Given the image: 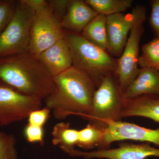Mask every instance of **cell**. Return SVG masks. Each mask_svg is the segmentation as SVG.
<instances>
[{
  "label": "cell",
  "mask_w": 159,
  "mask_h": 159,
  "mask_svg": "<svg viewBox=\"0 0 159 159\" xmlns=\"http://www.w3.org/2000/svg\"><path fill=\"white\" fill-rule=\"evenodd\" d=\"M54 88L44 100L57 119L71 115L85 119L90 111L97 85L85 72L72 66L54 77Z\"/></svg>",
  "instance_id": "obj_1"
},
{
  "label": "cell",
  "mask_w": 159,
  "mask_h": 159,
  "mask_svg": "<svg viewBox=\"0 0 159 159\" xmlns=\"http://www.w3.org/2000/svg\"><path fill=\"white\" fill-rule=\"evenodd\" d=\"M0 81L42 101L54 88V77L30 52L0 57Z\"/></svg>",
  "instance_id": "obj_2"
},
{
  "label": "cell",
  "mask_w": 159,
  "mask_h": 159,
  "mask_svg": "<svg viewBox=\"0 0 159 159\" xmlns=\"http://www.w3.org/2000/svg\"><path fill=\"white\" fill-rule=\"evenodd\" d=\"M65 34L72 54L73 66L88 74L97 86L104 77L115 74L116 58L80 34L67 31Z\"/></svg>",
  "instance_id": "obj_3"
},
{
  "label": "cell",
  "mask_w": 159,
  "mask_h": 159,
  "mask_svg": "<svg viewBox=\"0 0 159 159\" xmlns=\"http://www.w3.org/2000/svg\"><path fill=\"white\" fill-rule=\"evenodd\" d=\"M114 75L104 77L97 86L90 111L84 119L89 123L106 128L108 122L121 121L126 100Z\"/></svg>",
  "instance_id": "obj_4"
},
{
  "label": "cell",
  "mask_w": 159,
  "mask_h": 159,
  "mask_svg": "<svg viewBox=\"0 0 159 159\" xmlns=\"http://www.w3.org/2000/svg\"><path fill=\"white\" fill-rule=\"evenodd\" d=\"M34 11L20 1L11 20L0 34V57L29 52Z\"/></svg>",
  "instance_id": "obj_5"
},
{
  "label": "cell",
  "mask_w": 159,
  "mask_h": 159,
  "mask_svg": "<svg viewBox=\"0 0 159 159\" xmlns=\"http://www.w3.org/2000/svg\"><path fill=\"white\" fill-rule=\"evenodd\" d=\"M65 36V31L50 9L48 3L34 11L29 52L39 57L43 51Z\"/></svg>",
  "instance_id": "obj_6"
},
{
  "label": "cell",
  "mask_w": 159,
  "mask_h": 159,
  "mask_svg": "<svg viewBox=\"0 0 159 159\" xmlns=\"http://www.w3.org/2000/svg\"><path fill=\"white\" fill-rule=\"evenodd\" d=\"M42 103L0 81V125L27 119L31 112L41 108Z\"/></svg>",
  "instance_id": "obj_7"
},
{
  "label": "cell",
  "mask_w": 159,
  "mask_h": 159,
  "mask_svg": "<svg viewBox=\"0 0 159 159\" xmlns=\"http://www.w3.org/2000/svg\"><path fill=\"white\" fill-rule=\"evenodd\" d=\"M146 19V9L142 6H136L127 14L120 13L107 16V52L120 57L131 31L137 25L143 24Z\"/></svg>",
  "instance_id": "obj_8"
},
{
  "label": "cell",
  "mask_w": 159,
  "mask_h": 159,
  "mask_svg": "<svg viewBox=\"0 0 159 159\" xmlns=\"http://www.w3.org/2000/svg\"><path fill=\"white\" fill-rule=\"evenodd\" d=\"M144 31L143 24L131 31L122 54L117 59L115 75L123 93L139 73V45Z\"/></svg>",
  "instance_id": "obj_9"
},
{
  "label": "cell",
  "mask_w": 159,
  "mask_h": 159,
  "mask_svg": "<svg viewBox=\"0 0 159 159\" xmlns=\"http://www.w3.org/2000/svg\"><path fill=\"white\" fill-rule=\"evenodd\" d=\"M123 140H133L159 146V128H145L121 121L107 122L103 149L108 148L113 142Z\"/></svg>",
  "instance_id": "obj_10"
},
{
  "label": "cell",
  "mask_w": 159,
  "mask_h": 159,
  "mask_svg": "<svg viewBox=\"0 0 159 159\" xmlns=\"http://www.w3.org/2000/svg\"><path fill=\"white\" fill-rule=\"evenodd\" d=\"M70 156L83 157L86 159H146L150 157H159V148L145 142L141 144L123 143L116 148L98 149L90 152L75 149Z\"/></svg>",
  "instance_id": "obj_11"
},
{
  "label": "cell",
  "mask_w": 159,
  "mask_h": 159,
  "mask_svg": "<svg viewBox=\"0 0 159 159\" xmlns=\"http://www.w3.org/2000/svg\"><path fill=\"white\" fill-rule=\"evenodd\" d=\"M38 57L53 77L73 66L72 54L66 36L43 51Z\"/></svg>",
  "instance_id": "obj_12"
},
{
  "label": "cell",
  "mask_w": 159,
  "mask_h": 159,
  "mask_svg": "<svg viewBox=\"0 0 159 159\" xmlns=\"http://www.w3.org/2000/svg\"><path fill=\"white\" fill-rule=\"evenodd\" d=\"M98 15L85 1L70 0L61 24L65 31L81 34Z\"/></svg>",
  "instance_id": "obj_13"
},
{
  "label": "cell",
  "mask_w": 159,
  "mask_h": 159,
  "mask_svg": "<svg viewBox=\"0 0 159 159\" xmlns=\"http://www.w3.org/2000/svg\"><path fill=\"white\" fill-rule=\"evenodd\" d=\"M146 95L159 96V73L152 68L139 69L137 77L123 93L125 100Z\"/></svg>",
  "instance_id": "obj_14"
},
{
  "label": "cell",
  "mask_w": 159,
  "mask_h": 159,
  "mask_svg": "<svg viewBox=\"0 0 159 159\" xmlns=\"http://www.w3.org/2000/svg\"><path fill=\"white\" fill-rule=\"evenodd\" d=\"M122 117H144L159 123V96L142 95L125 100Z\"/></svg>",
  "instance_id": "obj_15"
},
{
  "label": "cell",
  "mask_w": 159,
  "mask_h": 159,
  "mask_svg": "<svg viewBox=\"0 0 159 159\" xmlns=\"http://www.w3.org/2000/svg\"><path fill=\"white\" fill-rule=\"evenodd\" d=\"M78 133L79 130L70 128L69 122L57 123L52 130V143L70 155L77 146Z\"/></svg>",
  "instance_id": "obj_16"
},
{
  "label": "cell",
  "mask_w": 159,
  "mask_h": 159,
  "mask_svg": "<svg viewBox=\"0 0 159 159\" xmlns=\"http://www.w3.org/2000/svg\"><path fill=\"white\" fill-rule=\"evenodd\" d=\"M80 34L89 41L107 51L108 38L105 16L98 14Z\"/></svg>",
  "instance_id": "obj_17"
},
{
  "label": "cell",
  "mask_w": 159,
  "mask_h": 159,
  "mask_svg": "<svg viewBox=\"0 0 159 159\" xmlns=\"http://www.w3.org/2000/svg\"><path fill=\"white\" fill-rule=\"evenodd\" d=\"M105 137V128L89 123L79 130L77 146L88 150L95 147L103 149Z\"/></svg>",
  "instance_id": "obj_18"
},
{
  "label": "cell",
  "mask_w": 159,
  "mask_h": 159,
  "mask_svg": "<svg viewBox=\"0 0 159 159\" xmlns=\"http://www.w3.org/2000/svg\"><path fill=\"white\" fill-rule=\"evenodd\" d=\"M85 2L98 14L106 16L123 13L130 8L133 3L132 0H85Z\"/></svg>",
  "instance_id": "obj_19"
},
{
  "label": "cell",
  "mask_w": 159,
  "mask_h": 159,
  "mask_svg": "<svg viewBox=\"0 0 159 159\" xmlns=\"http://www.w3.org/2000/svg\"><path fill=\"white\" fill-rule=\"evenodd\" d=\"M142 51L139 58V66L141 68H152L159 73V38H155L144 44Z\"/></svg>",
  "instance_id": "obj_20"
},
{
  "label": "cell",
  "mask_w": 159,
  "mask_h": 159,
  "mask_svg": "<svg viewBox=\"0 0 159 159\" xmlns=\"http://www.w3.org/2000/svg\"><path fill=\"white\" fill-rule=\"evenodd\" d=\"M14 136L0 131V159H19Z\"/></svg>",
  "instance_id": "obj_21"
},
{
  "label": "cell",
  "mask_w": 159,
  "mask_h": 159,
  "mask_svg": "<svg viewBox=\"0 0 159 159\" xmlns=\"http://www.w3.org/2000/svg\"><path fill=\"white\" fill-rule=\"evenodd\" d=\"M17 1L0 0V34L4 31L13 16Z\"/></svg>",
  "instance_id": "obj_22"
},
{
  "label": "cell",
  "mask_w": 159,
  "mask_h": 159,
  "mask_svg": "<svg viewBox=\"0 0 159 159\" xmlns=\"http://www.w3.org/2000/svg\"><path fill=\"white\" fill-rule=\"evenodd\" d=\"M24 134L29 143H39L41 145L44 143V130L43 127L28 123L24 129Z\"/></svg>",
  "instance_id": "obj_23"
},
{
  "label": "cell",
  "mask_w": 159,
  "mask_h": 159,
  "mask_svg": "<svg viewBox=\"0 0 159 159\" xmlns=\"http://www.w3.org/2000/svg\"><path fill=\"white\" fill-rule=\"evenodd\" d=\"M51 110L47 107L32 111L27 119L29 124L43 127L50 116Z\"/></svg>",
  "instance_id": "obj_24"
},
{
  "label": "cell",
  "mask_w": 159,
  "mask_h": 159,
  "mask_svg": "<svg viewBox=\"0 0 159 159\" xmlns=\"http://www.w3.org/2000/svg\"><path fill=\"white\" fill-rule=\"evenodd\" d=\"M70 1V0L48 1L50 9L60 22L66 12Z\"/></svg>",
  "instance_id": "obj_25"
},
{
  "label": "cell",
  "mask_w": 159,
  "mask_h": 159,
  "mask_svg": "<svg viewBox=\"0 0 159 159\" xmlns=\"http://www.w3.org/2000/svg\"><path fill=\"white\" fill-rule=\"evenodd\" d=\"M150 3L151 12L149 23L156 38H159V0H152Z\"/></svg>",
  "instance_id": "obj_26"
},
{
  "label": "cell",
  "mask_w": 159,
  "mask_h": 159,
  "mask_svg": "<svg viewBox=\"0 0 159 159\" xmlns=\"http://www.w3.org/2000/svg\"><path fill=\"white\" fill-rule=\"evenodd\" d=\"M20 2L35 11L36 9L47 6L48 1L46 0H20Z\"/></svg>",
  "instance_id": "obj_27"
},
{
  "label": "cell",
  "mask_w": 159,
  "mask_h": 159,
  "mask_svg": "<svg viewBox=\"0 0 159 159\" xmlns=\"http://www.w3.org/2000/svg\"><path fill=\"white\" fill-rule=\"evenodd\" d=\"M158 159V158H156V159Z\"/></svg>",
  "instance_id": "obj_28"
}]
</instances>
